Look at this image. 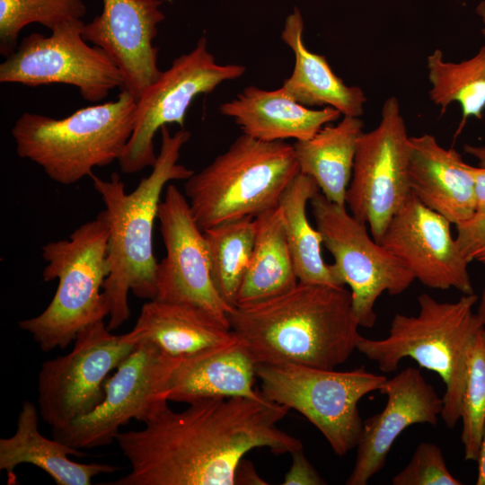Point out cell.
I'll return each instance as SVG.
<instances>
[{"instance_id":"cell-5","label":"cell","mask_w":485,"mask_h":485,"mask_svg":"<svg viewBox=\"0 0 485 485\" xmlns=\"http://www.w3.org/2000/svg\"><path fill=\"white\" fill-rule=\"evenodd\" d=\"M137 102L121 89L116 101L82 108L63 119L24 112L11 130L16 153L52 181L75 184L91 176L94 167L119 160L134 130Z\"/></svg>"},{"instance_id":"cell-27","label":"cell","mask_w":485,"mask_h":485,"mask_svg":"<svg viewBox=\"0 0 485 485\" xmlns=\"http://www.w3.org/2000/svg\"><path fill=\"white\" fill-rule=\"evenodd\" d=\"M319 192L313 178L298 173L282 193L278 205L285 218L287 243L299 282L344 286L331 264L324 261L322 234L307 218V203Z\"/></svg>"},{"instance_id":"cell-16","label":"cell","mask_w":485,"mask_h":485,"mask_svg":"<svg viewBox=\"0 0 485 485\" xmlns=\"http://www.w3.org/2000/svg\"><path fill=\"white\" fill-rule=\"evenodd\" d=\"M424 286L474 294L471 263L451 233V222L412 193L388 224L380 242Z\"/></svg>"},{"instance_id":"cell-21","label":"cell","mask_w":485,"mask_h":485,"mask_svg":"<svg viewBox=\"0 0 485 485\" xmlns=\"http://www.w3.org/2000/svg\"><path fill=\"white\" fill-rule=\"evenodd\" d=\"M219 113L234 119L243 134L267 142L310 139L341 115L331 107L320 110L305 107L293 100L282 87L269 91L253 85L222 103Z\"/></svg>"},{"instance_id":"cell-2","label":"cell","mask_w":485,"mask_h":485,"mask_svg":"<svg viewBox=\"0 0 485 485\" xmlns=\"http://www.w3.org/2000/svg\"><path fill=\"white\" fill-rule=\"evenodd\" d=\"M228 322L256 365L335 369L362 337L344 286L298 282L274 297L234 306Z\"/></svg>"},{"instance_id":"cell-15","label":"cell","mask_w":485,"mask_h":485,"mask_svg":"<svg viewBox=\"0 0 485 485\" xmlns=\"http://www.w3.org/2000/svg\"><path fill=\"white\" fill-rule=\"evenodd\" d=\"M157 219L166 254L157 264L154 299L200 307L230 327L232 307L214 287L203 231L187 198L173 184L166 186Z\"/></svg>"},{"instance_id":"cell-32","label":"cell","mask_w":485,"mask_h":485,"mask_svg":"<svg viewBox=\"0 0 485 485\" xmlns=\"http://www.w3.org/2000/svg\"><path fill=\"white\" fill-rule=\"evenodd\" d=\"M393 485H462L448 470L441 448L422 442L410 463L392 480Z\"/></svg>"},{"instance_id":"cell-29","label":"cell","mask_w":485,"mask_h":485,"mask_svg":"<svg viewBox=\"0 0 485 485\" xmlns=\"http://www.w3.org/2000/svg\"><path fill=\"white\" fill-rule=\"evenodd\" d=\"M255 234L251 217L222 223L203 231L214 287L232 308L250 264Z\"/></svg>"},{"instance_id":"cell-39","label":"cell","mask_w":485,"mask_h":485,"mask_svg":"<svg viewBox=\"0 0 485 485\" xmlns=\"http://www.w3.org/2000/svg\"><path fill=\"white\" fill-rule=\"evenodd\" d=\"M477 314L481 321L482 328L485 331V286H484V288L482 290L481 296L480 299Z\"/></svg>"},{"instance_id":"cell-9","label":"cell","mask_w":485,"mask_h":485,"mask_svg":"<svg viewBox=\"0 0 485 485\" xmlns=\"http://www.w3.org/2000/svg\"><path fill=\"white\" fill-rule=\"evenodd\" d=\"M141 340L136 329L115 335L103 321L83 329L68 354L41 365L37 388L41 419L58 428L94 410L104 399L111 371Z\"/></svg>"},{"instance_id":"cell-3","label":"cell","mask_w":485,"mask_h":485,"mask_svg":"<svg viewBox=\"0 0 485 485\" xmlns=\"http://www.w3.org/2000/svg\"><path fill=\"white\" fill-rule=\"evenodd\" d=\"M162 140L150 174L127 193L117 172L110 180L92 173L93 188L105 206L109 225L107 261L109 275L103 284L110 313L107 328L115 330L130 316L128 293L153 300L156 295V259L153 229L163 188L172 181L188 180L195 172L178 163L190 132L181 128L171 135L161 128Z\"/></svg>"},{"instance_id":"cell-17","label":"cell","mask_w":485,"mask_h":485,"mask_svg":"<svg viewBox=\"0 0 485 485\" xmlns=\"http://www.w3.org/2000/svg\"><path fill=\"white\" fill-rule=\"evenodd\" d=\"M101 14L84 23L83 37L101 48L121 71L123 89L137 101L162 71L153 41L165 19L162 0H102Z\"/></svg>"},{"instance_id":"cell-35","label":"cell","mask_w":485,"mask_h":485,"mask_svg":"<svg viewBox=\"0 0 485 485\" xmlns=\"http://www.w3.org/2000/svg\"><path fill=\"white\" fill-rule=\"evenodd\" d=\"M474 178L476 214H485V167L471 166Z\"/></svg>"},{"instance_id":"cell-30","label":"cell","mask_w":485,"mask_h":485,"mask_svg":"<svg viewBox=\"0 0 485 485\" xmlns=\"http://www.w3.org/2000/svg\"><path fill=\"white\" fill-rule=\"evenodd\" d=\"M86 13L82 0H0V54L14 52L21 31L40 23L50 31L61 23L81 20Z\"/></svg>"},{"instance_id":"cell-10","label":"cell","mask_w":485,"mask_h":485,"mask_svg":"<svg viewBox=\"0 0 485 485\" xmlns=\"http://www.w3.org/2000/svg\"><path fill=\"white\" fill-rule=\"evenodd\" d=\"M316 228L331 252L335 274L350 288L352 310L360 327L376 322L375 303L387 292L398 295L415 280L412 273L384 245L368 234L366 225L321 191L310 200Z\"/></svg>"},{"instance_id":"cell-22","label":"cell","mask_w":485,"mask_h":485,"mask_svg":"<svg viewBox=\"0 0 485 485\" xmlns=\"http://www.w3.org/2000/svg\"><path fill=\"white\" fill-rule=\"evenodd\" d=\"M39 410L29 401L22 404L15 432L0 439V470L7 474V484H16L14 469L30 463L43 470L57 485H90L95 476L115 472L119 467L103 463H82L68 456L84 454L53 437L48 439L39 430Z\"/></svg>"},{"instance_id":"cell-37","label":"cell","mask_w":485,"mask_h":485,"mask_svg":"<svg viewBox=\"0 0 485 485\" xmlns=\"http://www.w3.org/2000/svg\"><path fill=\"white\" fill-rule=\"evenodd\" d=\"M477 485H485V421L482 428L481 446L479 452Z\"/></svg>"},{"instance_id":"cell-34","label":"cell","mask_w":485,"mask_h":485,"mask_svg":"<svg viewBox=\"0 0 485 485\" xmlns=\"http://www.w3.org/2000/svg\"><path fill=\"white\" fill-rule=\"evenodd\" d=\"M292 463L286 473L283 485H323L325 480L306 458L303 448L291 454Z\"/></svg>"},{"instance_id":"cell-24","label":"cell","mask_w":485,"mask_h":485,"mask_svg":"<svg viewBox=\"0 0 485 485\" xmlns=\"http://www.w3.org/2000/svg\"><path fill=\"white\" fill-rule=\"evenodd\" d=\"M134 329L167 355L181 357L231 341L234 332L207 311L188 304L148 300Z\"/></svg>"},{"instance_id":"cell-23","label":"cell","mask_w":485,"mask_h":485,"mask_svg":"<svg viewBox=\"0 0 485 485\" xmlns=\"http://www.w3.org/2000/svg\"><path fill=\"white\" fill-rule=\"evenodd\" d=\"M304 20L296 6L287 16L281 40L295 55V66L282 88L308 107H331L343 116L360 117L366 97L358 86H348L335 75L325 57L310 51L303 40Z\"/></svg>"},{"instance_id":"cell-14","label":"cell","mask_w":485,"mask_h":485,"mask_svg":"<svg viewBox=\"0 0 485 485\" xmlns=\"http://www.w3.org/2000/svg\"><path fill=\"white\" fill-rule=\"evenodd\" d=\"M245 71L242 65L218 64L202 36L192 50L176 57L137 100L134 130L118 161L122 172L132 174L152 167L157 158L154 146L157 130L171 123L184 128L186 112L196 97L212 93Z\"/></svg>"},{"instance_id":"cell-31","label":"cell","mask_w":485,"mask_h":485,"mask_svg":"<svg viewBox=\"0 0 485 485\" xmlns=\"http://www.w3.org/2000/svg\"><path fill=\"white\" fill-rule=\"evenodd\" d=\"M461 440L464 459L477 462L485 421V331H479L468 363L465 388L462 399Z\"/></svg>"},{"instance_id":"cell-25","label":"cell","mask_w":485,"mask_h":485,"mask_svg":"<svg viewBox=\"0 0 485 485\" xmlns=\"http://www.w3.org/2000/svg\"><path fill=\"white\" fill-rule=\"evenodd\" d=\"M364 123L344 116L337 125H325L312 138L293 144L300 173L310 176L331 202L346 206L358 139Z\"/></svg>"},{"instance_id":"cell-38","label":"cell","mask_w":485,"mask_h":485,"mask_svg":"<svg viewBox=\"0 0 485 485\" xmlns=\"http://www.w3.org/2000/svg\"><path fill=\"white\" fill-rule=\"evenodd\" d=\"M463 150L466 154L477 159L479 166L485 167V146L464 145Z\"/></svg>"},{"instance_id":"cell-19","label":"cell","mask_w":485,"mask_h":485,"mask_svg":"<svg viewBox=\"0 0 485 485\" xmlns=\"http://www.w3.org/2000/svg\"><path fill=\"white\" fill-rule=\"evenodd\" d=\"M471 166L455 149L445 148L433 135L410 137L408 175L411 193L455 225L476 214Z\"/></svg>"},{"instance_id":"cell-33","label":"cell","mask_w":485,"mask_h":485,"mask_svg":"<svg viewBox=\"0 0 485 485\" xmlns=\"http://www.w3.org/2000/svg\"><path fill=\"white\" fill-rule=\"evenodd\" d=\"M455 226L456 241L468 260L485 265V214H475Z\"/></svg>"},{"instance_id":"cell-40","label":"cell","mask_w":485,"mask_h":485,"mask_svg":"<svg viewBox=\"0 0 485 485\" xmlns=\"http://www.w3.org/2000/svg\"><path fill=\"white\" fill-rule=\"evenodd\" d=\"M476 13L477 14L481 17V21H482V23H483V28L481 30V33L485 39V0L481 2L477 8H476Z\"/></svg>"},{"instance_id":"cell-8","label":"cell","mask_w":485,"mask_h":485,"mask_svg":"<svg viewBox=\"0 0 485 485\" xmlns=\"http://www.w3.org/2000/svg\"><path fill=\"white\" fill-rule=\"evenodd\" d=\"M260 392L269 401L295 410L343 456L357 446L363 428L358 402L378 391L386 377L364 366L350 371L296 364L256 365Z\"/></svg>"},{"instance_id":"cell-4","label":"cell","mask_w":485,"mask_h":485,"mask_svg":"<svg viewBox=\"0 0 485 485\" xmlns=\"http://www.w3.org/2000/svg\"><path fill=\"white\" fill-rule=\"evenodd\" d=\"M474 294L454 302H440L423 293L418 296L417 315L396 313L385 338L361 337L357 350L384 373L397 370L405 357L438 375L444 384L441 419L448 428L461 419L471 351L482 325L473 306Z\"/></svg>"},{"instance_id":"cell-12","label":"cell","mask_w":485,"mask_h":485,"mask_svg":"<svg viewBox=\"0 0 485 485\" xmlns=\"http://www.w3.org/2000/svg\"><path fill=\"white\" fill-rule=\"evenodd\" d=\"M84 23L72 20L55 27L50 36L24 37L0 65V82L35 87L53 84L75 86L90 102L123 89L121 71L101 48L90 46L82 33Z\"/></svg>"},{"instance_id":"cell-13","label":"cell","mask_w":485,"mask_h":485,"mask_svg":"<svg viewBox=\"0 0 485 485\" xmlns=\"http://www.w3.org/2000/svg\"><path fill=\"white\" fill-rule=\"evenodd\" d=\"M409 141L398 99L384 102L377 127L362 132L346 194L350 214L380 242L388 224L411 194Z\"/></svg>"},{"instance_id":"cell-18","label":"cell","mask_w":485,"mask_h":485,"mask_svg":"<svg viewBox=\"0 0 485 485\" xmlns=\"http://www.w3.org/2000/svg\"><path fill=\"white\" fill-rule=\"evenodd\" d=\"M378 391L386 396V403L381 412L363 421L347 485H366L384 467L392 445L408 427L436 426L441 416L443 398L419 368L410 366L386 378Z\"/></svg>"},{"instance_id":"cell-1","label":"cell","mask_w":485,"mask_h":485,"mask_svg":"<svg viewBox=\"0 0 485 485\" xmlns=\"http://www.w3.org/2000/svg\"><path fill=\"white\" fill-rule=\"evenodd\" d=\"M288 408L257 398H207L186 410H163L139 430L119 432L131 471L113 485H234L239 464L255 448L275 454L303 448L278 423Z\"/></svg>"},{"instance_id":"cell-20","label":"cell","mask_w":485,"mask_h":485,"mask_svg":"<svg viewBox=\"0 0 485 485\" xmlns=\"http://www.w3.org/2000/svg\"><path fill=\"white\" fill-rule=\"evenodd\" d=\"M256 364L242 340L178 357L164 391L166 400L190 403L207 398H257Z\"/></svg>"},{"instance_id":"cell-11","label":"cell","mask_w":485,"mask_h":485,"mask_svg":"<svg viewBox=\"0 0 485 485\" xmlns=\"http://www.w3.org/2000/svg\"><path fill=\"white\" fill-rule=\"evenodd\" d=\"M178 357L142 340L105 384L103 401L70 424L52 428L53 437L76 449L105 446L130 419L146 422L168 407L164 396Z\"/></svg>"},{"instance_id":"cell-26","label":"cell","mask_w":485,"mask_h":485,"mask_svg":"<svg viewBox=\"0 0 485 485\" xmlns=\"http://www.w3.org/2000/svg\"><path fill=\"white\" fill-rule=\"evenodd\" d=\"M255 242L234 306L260 302L294 287L299 281L278 205L254 218Z\"/></svg>"},{"instance_id":"cell-36","label":"cell","mask_w":485,"mask_h":485,"mask_svg":"<svg viewBox=\"0 0 485 485\" xmlns=\"http://www.w3.org/2000/svg\"><path fill=\"white\" fill-rule=\"evenodd\" d=\"M235 484H268L256 472L250 462L242 459L239 464L235 476Z\"/></svg>"},{"instance_id":"cell-7","label":"cell","mask_w":485,"mask_h":485,"mask_svg":"<svg viewBox=\"0 0 485 485\" xmlns=\"http://www.w3.org/2000/svg\"><path fill=\"white\" fill-rule=\"evenodd\" d=\"M109 225L104 211L77 227L67 240L42 247L43 279H57V291L40 314L18 322L40 349L66 348L87 326L109 316L101 289L109 275Z\"/></svg>"},{"instance_id":"cell-28","label":"cell","mask_w":485,"mask_h":485,"mask_svg":"<svg viewBox=\"0 0 485 485\" xmlns=\"http://www.w3.org/2000/svg\"><path fill=\"white\" fill-rule=\"evenodd\" d=\"M429 99L440 106L444 113L452 102L462 108L463 119L458 132L470 117L482 118L485 109V46L472 57L458 62L444 59L443 52L436 49L427 59Z\"/></svg>"},{"instance_id":"cell-6","label":"cell","mask_w":485,"mask_h":485,"mask_svg":"<svg viewBox=\"0 0 485 485\" xmlns=\"http://www.w3.org/2000/svg\"><path fill=\"white\" fill-rule=\"evenodd\" d=\"M300 173L293 145L242 134L184 185L192 216L204 231L222 223L255 218L275 208Z\"/></svg>"}]
</instances>
